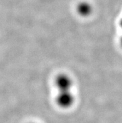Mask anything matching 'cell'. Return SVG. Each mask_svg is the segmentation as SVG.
Wrapping results in <instances>:
<instances>
[{
	"mask_svg": "<svg viewBox=\"0 0 122 123\" xmlns=\"http://www.w3.org/2000/svg\"></svg>",
	"mask_w": 122,
	"mask_h": 123,
	"instance_id": "cell-6",
	"label": "cell"
},
{
	"mask_svg": "<svg viewBox=\"0 0 122 123\" xmlns=\"http://www.w3.org/2000/svg\"><path fill=\"white\" fill-rule=\"evenodd\" d=\"M121 44H122V39H121Z\"/></svg>",
	"mask_w": 122,
	"mask_h": 123,
	"instance_id": "cell-5",
	"label": "cell"
},
{
	"mask_svg": "<svg viewBox=\"0 0 122 123\" xmlns=\"http://www.w3.org/2000/svg\"><path fill=\"white\" fill-rule=\"evenodd\" d=\"M120 26H121V27H122V19L121 20V21H120Z\"/></svg>",
	"mask_w": 122,
	"mask_h": 123,
	"instance_id": "cell-4",
	"label": "cell"
},
{
	"mask_svg": "<svg viewBox=\"0 0 122 123\" xmlns=\"http://www.w3.org/2000/svg\"><path fill=\"white\" fill-rule=\"evenodd\" d=\"M75 102V98L71 91H59L56 98V103L62 109L70 108Z\"/></svg>",
	"mask_w": 122,
	"mask_h": 123,
	"instance_id": "cell-1",
	"label": "cell"
},
{
	"mask_svg": "<svg viewBox=\"0 0 122 123\" xmlns=\"http://www.w3.org/2000/svg\"><path fill=\"white\" fill-rule=\"evenodd\" d=\"M55 85L58 91H71L73 86L72 78L66 74H60L55 79Z\"/></svg>",
	"mask_w": 122,
	"mask_h": 123,
	"instance_id": "cell-2",
	"label": "cell"
},
{
	"mask_svg": "<svg viewBox=\"0 0 122 123\" xmlns=\"http://www.w3.org/2000/svg\"><path fill=\"white\" fill-rule=\"evenodd\" d=\"M77 11L81 16L88 17L92 13V6L87 1H81L77 6Z\"/></svg>",
	"mask_w": 122,
	"mask_h": 123,
	"instance_id": "cell-3",
	"label": "cell"
}]
</instances>
